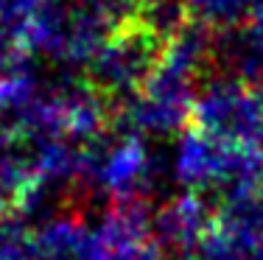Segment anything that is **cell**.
Instances as JSON below:
<instances>
[{
	"instance_id": "2",
	"label": "cell",
	"mask_w": 263,
	"mask_h": 260,
	"mask_svg": "<svg viewBox=\"0 0 263 260\" xmlns=\"http://www.w3.org/2000/svg\"><path fill=\"white\" fill-rule=\"evenodd\" d=\"M191 123L216 143L263 151V95L238 78L208 84L193 101Z\"/></svg>"
},
{
	"instance_id": "4",
	"label": "cell",
	"mask_w": 263,
	"mask_h": 260,
	"mask_svg": "<svg viewBox=\"0 0 263 260\" xmlns=\"http://www.w3.org/2000/svg\"><path fill=\"white\" fill-rule=\"evenodd\" d=\"M185 9L191 20L202 26H221V28H238L247 14H255V0H185Z\"/></svg>"
},
{
	"instance_id": "1",
	"label": "cell",
	"mask_w": 263,
	"mask_h": 260,
	"mask_svg": "<svg viewBox=\"0 0 263 260\" xmlns=\"http://www.w3.org/2000/svg\"><path fill=\"white\" fill-rule=\"evenodd\" d=\"M162 51L165 39L135 17L121 31H115L112 39L92 56L90 87L104 101L137 95L157 70Z\"/></svg>"
},
{
	"instance_id": "3",
	"label": "cell",
	"mask_w": 263,
	"mask_h": 260,
	"mask_svg": "<svg viewBox=\"0 0 263 260\" xmlns=\"http://www.w3.org/2000/svg\"><path fill=\"white\" fill-rule=\"evenodd\" d=\"M154 227H157L162 246L182 252V255H191V252L202 249L204 238L216 227V215L210 213L202 199L185 196V199H177L174 204H168L157 215Z\"/></svg>"
}]
</instances>
